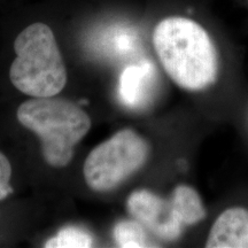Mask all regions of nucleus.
I'll list each match as a JSON object with an SVG mask.
<instances>
[{
  "label": "nucleus",
  "instance_id": "obj_1",
  "mask_svg": "<svg viewBox=\"0 0 248 248\" xmlns=\"http://www.w3.org/2000/svg\"><path fill=\"white\" fill-rule=\"evenodd\" d=\"M153 45L163 69L188 91H202L218 76V54L206 30L187 17L170 16L157 23Z\"/></svg>",
  "mask_w": 248,
  "mask_h": 248
},
{
  "label": "nucleus",
  "instance_id": "obj_2",
  "mask_svg": "<svg viewBox=\"0 0 248 248\" xmlns=\"http://www.w3.org/2000/svg\"><path fill=\"white\" fill-rule=\"evenodd\" d=\"M16 116L23 126L38 136L43 156L55 168H63L70 162L74 147L91 128V120L82 108L53 97L24 101Z\"/></svg>",
  "mask_w": 248,
  "mask_h": 248
},
{
  "label": "nucleus",
  "instance_id": "obj_3",
  "mask_svg": "<svg viewBox=\"0 0 248 248\" xmlns=\"http://www.w3.org/2000/svg\"><path fill=\"white\" fill-rule=\"evenodd\" d=\"M16 58L9 70L12 84L33 98L55 97L67 83V70L53 31L36 22L18 33L14 42Z\"/></svg>",
  "mask_w": 248,
  "mask_h": 248
},
{
  "label": "nucleus",
  "instance_id": "obj_4",
  "mask_svg": "<svg viewBox=\"0 0 248 248\" xmlns=\"http://www.w3.org/2000/svg\"><path fill=\"white\" fill-rule=\"evenodd\" d=\"M150 146L133 130L124 129L101 142L86 157L84 178L93 191L116 188L146 163Z\"/></svg>",
  "mask_w": 248,
  "mask_h": 248
},
{
  "label": "nucleus",
  "instance_id": "obj_5",
  "mask_svg": "<svg viewBox=\"0 0 248 248\" xmlns=\"http://www.w3.org/2000/svg\"><path fill=\"white\" fill-rule=\"evenodd\" d=\"M126 208L136 221L160 240L175 241L182 235L184 225L171 199L166 200L151 191L138 190L129 195Z\"/></svg>",
  "mask_w": 248,
  "mask_h": 248
},
{
  "label": "nucleus",
  "instance_id": "obj_6",
  "mask_svg": "<svg viewBox=\"0 0 248 248\" xmlns=\"http://www.w3.org/2000/svg\"><path fill=\"white\" fill-rule=\"evenodd\" d=\"M155 69L150 61L124 68L117 84V97L123 106L141 109L150 104L157 78Z\"/></svg>",
  "mask_w": 248,
  "mask_h": 248
},
{
  "label": "nucleus",
  "instance_id": "obj_7",
  "mask_svg": "<svg viewBox=\"0 0 248 248\" xmlns=\"http://www.w3.org/2000/svg\"><path fill=\"white\" fill-rule=\"evenodd\" d=\"M207 248H248V210L233 207L216 218L206 241Z\"/></svg>",
  "mask_w": 248,
  "mask_h": 248
},
{
  "label": "nucleus",
  "instance_id": "obj_8",
  "mask_svg": "<svg viewBox=\"0 0 248 248\" xmlns=\"http://www.w3.org/2000/svg\"><path fill=\"white\" fill-rule=\"evenodd\" d=\"M173 207L184 226L194 225L206 218V209L199 193L187 185H178L172 192Z\"/></svg>",
  "mask_w": 248,
  "mask_h": 248
},
{
  "label": "nucleus",
  "instance_id": "obj_9",
  "mask_svg": "<svg viewBox=\"0 0 248 248\" xmlns=\"http://www.w3.org/2000/svg\"><path fill=\"white\" fill-rule=\"evenodd\" d=\"M113 237L117 246L122 248L151 247L145 228L138 221H121L116 223L113 230Z\"/></svg>",
  "mask_w": 248,
  "mask_h": 248
},
{
  "label": "nucleus",
  "instance_id": "obj_10",
  "mask_svg": "<svg viewBox=\"0 0 248 248\" xmlns=\"http://www.w3.org/2000/svg\"><path fill=\"white\" fill-rule=\"evenodd\" d=\"M93 246L92 235L77 226H66L46 241V248H88Z\"/></svg>",
  "mask_w": 248,
  "mask_h": 248
},
{
  "label": "nucleus",
  "instance_id": "obj_11",
  "mask_svg": "<svg viewBox=\"0 0 248 248\" xmlns=\"http://www.w3.org/2000/svg\"><path fill=\"white\" fill-rule=\"evenodd\" d=\"M12 177V166L7 157L0 152V201L5 200L13 193V187L9 184Z\"/></svg>",
  "mask_w": 248,
  "mask_h": 248
}]
</instances>
